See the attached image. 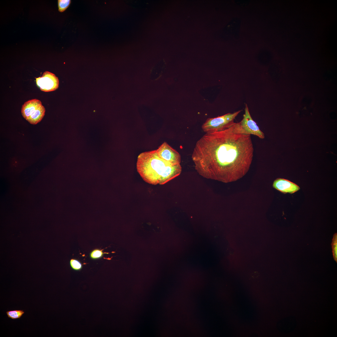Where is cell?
<instances>
[{
  "mask_svg": "<svg viewBox=\"0 0 337 337\" xmlns=\"http://www.w3.org/2000/svg\"><path fill=\"white\" fill-rule=\"evenodd\" d=\"M253 153L251 135L234 122L222 130L206 133L196 142L192 159L200 175L227 183L248 172Z\"/></svg>",
  "mask_w": 337,
  "mask_h": 337,
  "instance_id": "1",
  "label": "cell"
},
{
  "mask_svg": "<svg viewBox=\"0 0 337 337\" xmlns=\"http://www.w3.org/2000/svg\"><path fill=\"white\" fill-rule=\"evenodd\" d=\"M138 172L143 180L153 185L164 184L179 175L180 164H174L160 158L156 150L144 152L138 156Z\"/></svg>",
  "mask_w": 337,
  "mask_h": 337,
  "instance_id": "2",
  "label": "cell"
},
{
  "mask_svg": "<svg viewBox=\"0 0 337 337\" xmlns=\"http://www.w3.org/2000/svg\"><path fill=\"white\" fill-rule=\"evenodd\" d=\"M241 111L239 110L232 113H228L215 118H208L202 125V129L206 133L226 129L234 123V120Z\"/></svg>",
  "mask_w": 337,
  "mask_h": 337,
  "instance_id": "3",
  "label": "cell"
},
{
  "mask_svg": "<svg viewBox=\"0 0 337 337\" xmlns=\"http://www.w3.org/2000/svg\"><path fill=\"white\" fill-rule=\"evenodd\" d=\"M45 109L41 102L37 99L29 100L22 105L21 113L29 123L36 125L40 122L45 114Z\"/></svg>",
  "mask_w": 337,
  "mask_h": 337,
  "instance_id": "4",
  "label": "cell"
},
{
  "mask_svg": "<svg viewBox=\"0 0 337 337\" xmlns=\"http://www.w3.org/2000/svg\"><path fill=\"white\" fill-rule=\"evenodd\" d=\"M239 124L245 133L256 135L261 139L265 138L264 134L252 119L246 104L243 118Z\"/></svg>",
  "mask_w": 337,
  "mask_h": 337,
  "instance_id": "5",
  "label": "cell"
},
{
  "mask_svg": "<svg viewBox=\"0 0 337 337\" xmlns=\"http://www.w3.org/2000/svg\"><path fill=\"white\" fill-rule=\"evenodd\" d=\"M37 86L41 90L49 92L56 90L58 87L59 81L55 75L50 72L46 71L41 77L36 78Z\"/></svg>",
  "mask_w": 337,
  "mask_h": 337,
  "instance_id": "6",
  "label": "cell"
},
{
  "mask_svg": "<svg viewBox=\"0 0 337 337\" xmlns=\"http://www.w3.org/2000/svg\"><path fill=\"white\" fill-rule=\"evenodd\" d=\"M156 151L158 156L161 159L174 164H180V155L166 142L159 147Z\"/></svg>",
  "mask_w": 337,
  "mask_h": 337,
  "instance_id": "7",
  "label": "cell"
},
{
  "mask_svg": "<svg viewBox=\"0 0 337 337\" xmlns=\"http://www.w3.org/2000/svg\"><path fill=\"white\" fill-rule=\"evenodd\" d=\"M273 188L282 193H293L300 189V187L295 183L284 178H277L273 182Z\"/></svg>",
  "mask_w": 337,
  "mask_h": 337,
  "instance_id": "8",
  "label": "cell"
},
{
  "mask_svg": "<svg viewBox=\"0 0 337 337\" xmlns=\"http://www.w3.org/2000/svg\"><path fill=\"white\" fill-rule=\"evenodd\" d=\"M296 325L295 318L293 316H290L279 320L276 324V327L281 332L287 334L293 331Z\"/></svg>",
  "mask_w": 337,
  "mask_h": 337,
  "instance_id": "9",
  "label": "cell"
},
{
  "mask_svg": "<svg viewBox=\"0 0 337 337\" xmlns=\"http://www.w3.org/2000/svg\"><path fill=\"white\" fill-rule=\"evenodd\" d=\"M24 313V311L21 310H9L6 312L8 317L13 320L20 319Z\"/></svg>",
  "mask_w": 337,
  "mask_h": 337,
  "instance_id": "10",
  "label": "cell"
},
{
  "mask_svg": "<svg viewBox=\"0 0 337 337\" xmlns=\"http://www.w3.org/2000/svg\"><path fill=\"white\" fill-rule=\"evenodd\" d=\"M71 3L70 0H58V10L60 12L65 11L69 7Z\"/></svg>",
  "mask_w": 337,
  "mask_h": 337,
  "instance_id": "11",
  "label": "cell"
},
{
  "mask_svg": "<svg viewBox=\"0 0 337 337\" xmlns=\"http://www.w3.org/2000/svg\"><path fill=\"white\" fill-rule=\"evenodd\" d=\"M333 256L334 260L337 261V234L335 233L333 237L331 244Z\"/></svg>",
  "mask_w": 337,
  "mask_h": 337,
  "instance_id": "12",
  "label": "cell"
},
{
  "mask_svg": "<svg viewBox=\"0 0 337 337\" xmlns=\"http://www.w3.org/2000/svg\"><path fill=\"white\" fill-rule=\"evenodd\" d=\"M70 265L72 268L76 271H79L82 267L81 263L78 260L74 259L70 260Z\"/></svg>",
  "mask_w": 337,
  "mask_h": 337,
  "instance_id": "13",
  "label": "cell"
},
{
  "mask_svg": "<svg viewBox=\"0 0 337 337\" xmlns=\"http://www.w3.org/2000/svg\"><path fill=\"white\" fill-rule=\"evenodd\" d=\"M103 254L102 251L96 249L93 251L90 254L91 257L93 259L99 258L102 256Z\"/></svg>",
  "mask_w": 337,
  "mask_h": 337,
  "instance_id": "14",
  "label": "cell"
}]
</instances>
